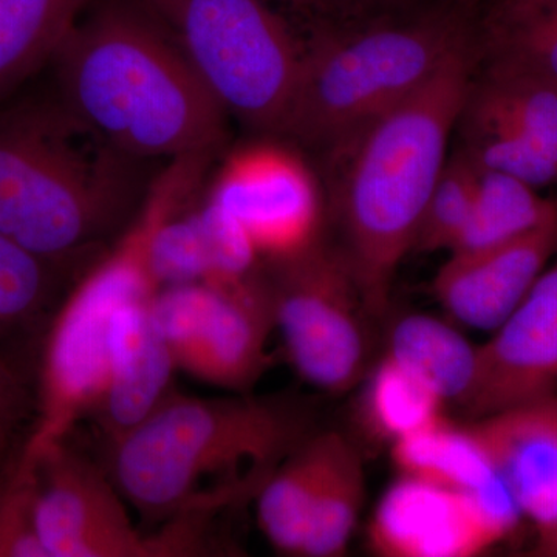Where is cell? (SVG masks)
<instances>
[{"label": "cell", "instance_id": "obj_9", "mask_svg": "<svg viewBox=\"0 0 557 557\" xmlns=\"http://www.w3.org/2000/svg\"><path fill=\"white\" fill-rule=\"evenodd\" d=\"M149 310L175 368L200 383L249 394L270 369L276 324L260 263L244 277L159 288Z\"/></svg>", "mask_w": 557, "mask_h": 557}, {"label": "cell", "instance_id": "obj_6", "mask_svg": "<svg viewBox=\"0 0 557 557\" xmlns=\"http://www.w3.org/2000/svg\"><path fill=\"white\" fill-rule=\"evenodd\" d=\"M186 188L163 175L131 230L75 282L54 314L38 361L39 421L27 457L72 437L90 420L108 383L115 314L156 295L149 252L164 220L180 211Z\"/></svg>", "mask_w": 557, "mask_h": 557}, {"label": "cell", "instance_id": "obj_8", "mask_svg": "<svg viewBox=\"0 0 557 557\" xmlns=\"http://www.w3.org/2000/svg\"><path fill=\"white\" fill-rule=\"evenodd\" d=\"M289 364L307 384L344 395L368 376L373 318L338 242L325 234L260 260Z\"/></svg>", "mask_w": 557, "mask_h": 557}, {"label": "cell", "instance_id": "obj_12", "mask_svg": "<svg viewBox=\"0 0 557 557\" xmlns=\"http://www.w3.org/2000/svg\"><path fill=\"white\" fill-rule=\"evenodd\" d=\"M519 515L515 505L401 475L381 498L369 541L386 557H472L507 536Z\"/></svg>", "mask_w": 557, "mask_h": 557}, {"label": "cell", "instance_id": "obj_15", "mask_svg": "<svg viewBox=\"0 0 557 557\" xmlns=\"http://www.w3.org/2000/svg\"><path fill=\"white\" fill-rule=\"evenodd\" d=\"M519 511L537 527L557 519V394L468 424Z\"/></svg>", "mask_w": 557, "mask_h": 557}, {"label": "cell", "instance_id": "obj_4", "mask_svg": "<svg viewBox=\"0 0 557 557\" xmlns=\"http://www.w3.org/2000/svg\"><path fill=\"white\" fill-rule=\"evenodd\" d=\"M474 53L471 38L420 89L330 156L341 164L332 201L338 244L373 321L387 314L395 274L413 249L421 215L448 161Z\"/></svg>", "mask_w": 557, "mask_h": 557}, {"label": "cell", "instance_id": "obj_22", "mask_svg": "<svg viewBox=\"0 0 557 557\" xmlns=\"http://www.w3.org/2000/svg\"><path fill=\"white\" fill-rule=\"evenodd\" d=\"M480 44L487 64L557 83V0H493Z\"/></svg>", "mask_w": 557, "mask_h": 557}, {"label": "cell", "instance_id": "obj_11", "mask_svg": "<svg viewBox=\"0 0 557 557\" xmlns=\"http://www.w3.org/2000/svg\"><path fill=\"white\" fill-rule=\"evenodd\" d=\"M207 201L239 223L260 259L298 251L324 234L317 178L298 153L282 146L262 143L237 150Z\"/></svg>", "mask_w": 557, "mask_h": 557}, {"label": "cell", "instance_id": "obj_5", "mask_svg": "<svg viewBox=\"0 0 557 557\" xmlns=\"http://www.w3.org/2000/svg\"><path fill=\"white\" fill-rule=\"evenodd\" d=\"M469 39L467 22L453 11L355 30H319L302 44L282 137L332 156L420 89Z\"/></svg>", "mask_w": 557, "mask_h": 557}, {"label": "cell", "instance_id": "obj_18", "mask_svg": "<svg viewBox=\"0 0 557 557\" xmlns=\"http://www.w3.org/2000/svg\"><path fill=\"white\" fill-rule=\"evenodd\" d=\"M392 458L401 475L518 507L468 424L442 417L392 443Z\"/></svg>", "mask_w": 557, "mask_h": 557}, {"label": "cell", "instance_id": "obj_2", "mask_svg": "<svg viewBox=\"0 0 557 557\" xmlns=\"http://www.w3.org/2000/svg\"><path fill=\"white\" fill-rule=\"evenodd\" d=\"M314 431L313 412L300 398L190 397L174 387L137 426L101 446V461L143 522L163 525L258 496Z\"/></svg>", "mask_w": 557, "mask_h": 557}, {"label": "cell", "instance_id": "obj_13", "mask_svg": "<svg viewBox=\"0 0 557 557\" xmlns=\"http://www.w3.org/2000/svg\"><path fill=\"white\" fill-rule=\"evenodd\" d=\"M494 332L460 406L474 420L557 394V262Z\"/></svg>", "mask_w": 557, "mask_h": 557}, {"label": "cell", "instance_id": "obj_33", "mask_svg": "<svg viewBox=\"0 0 557 557\" xmlns=\"http://www.w3.org/2000/svg\"><path fill=\"white\" fill-rule=\"evenodd\" d=\"M265 2H269V0H265ZM285 2H293V3H296V0H285Z\"/></svg>", "mask_w": 557, "mask_h": 557}, {"label": "cell", "instance_id": "obj_29", "mask_svg": "<svg viewBox=\"0 0 557 557\" xmlns=\"http://www.w3.org/2000/svg\"><path fill=\"white\" fill-rule=\"evenodd\" d=\"M479 168L463 150L448 157L421 215L412 251H453L474 207Z\"/></svg>", "mask_w": 557, "mask_h": 557}, {"label": "cell", "instance_id": "obj_26", "mask_svg": "<svg viewBox=\"0 0 557 557\" xmlns=\"http://www.w3.org/2000/svg\"><path fill=\"white\" fill-rule=\"evenodd\" d=\"M472 87L557 164L556 81L485 62V72Z\"/></svg>", "mask_w": 557, "mask_h": 557}, {"label": "cell", "instance_id": "obj_3", "mask_svg": "<svg viewBox=\"0 0 557 557\" xmlns=\"http://www.w3.org/2000/svg\"><path fill=\"white\" fill-rule=\"evenodd\" d=\"M152 164L113 148L54 94L0 110V233L39 258L89 269L138 219Z\"/></svg>", "mask_w": 557, "mask_h": 557}, {"label": "cell", "instance_id": "obj_10", "mask_svg": "<svg viewBox=\"0 0 557 557\" xmlns=\"http://www.w3.org/2000/svg\"><path fill=\"white\" fill-rule=\"evenodd\" d=\"M27 463L33 525L47 557H160L156 537L132 522L102 461L76 449L72 437Z\"/></svg>", "mask_w": 557, "mask_h": 557}, {"label": "cell", "instance_id": "obj_7", "mask_svg": "<svg viewBox=\"0 0 557 557\" xmlns=\"http://www.w3.org/2000/svg\"><path fill=\"white\" fill-rule=\"evenodd\" d=\"M164 22L226 116L281 135L302 44L265 0H141Z\"/></svg>", "mask_w": 557, "mask_h": 557}, {"label": "cell", "instance_id": "obj_31", "mask_svg": "<svg viewBox=\"0 0 557 557\" xmlns=\"http://www.w3.org/2000/svg\"><path fill=\"white\" fill-rule=\"evenodd\" d=\"M405 0H296V5L317 10L322 14H332V16H351V14L387 9Z\"/></svg>", "mask_w": 557, "mask_h": 557}, {"label": "cell", "instance_id": "obj_32", "mask_svg": "<svg viewBox=\"0 0 557 557\" xmlns=\"http://www.w3.org/2000/svg\"><path fill=\"white\" fill-rule=\"evenodd\" d=\"M537 545L534 555L557 557V519L547 525L537 527Z\"/></svg>", "mask_w": 557, "mask_h": 557}, {"label": "cell", "instance_id": "obj_27", "mask_svg": "<svg viewBox=\"0 0 557 557\" xmlns=\"http://www.w3.org/2000/svg\"><path fill=\"white\" fill-rule=\"evenodd\" d=\"M442 398L420 379L384 357L364 395L366 420L373 434L394 443L443 417Z\"/></svg>", "mask_w": 557, "mask_h": 557}, {"label": "cell", "instance_id": "obj_17", "mask_svg": "<svg viewBox=\"0 0 557 557\" xmlns=\"http://www.w3.org/2000/svg\"><path fill=\"white\" fill-rule=\"evenodd\" d=\"M89 269L39 258L0 233V354L38 370L54 314Z\"/></svg>", "mask_w": 557, "mask_h": 557}, {"label": "cell", "instance_id": "obj_28", "mask_svg": "<svg viewBox=\"0 0 557 557\" xmlns=\"http://www.w3.org/2000/svg\"><path fill=\"white\" fill-rule=\"evenodd\" d=\"M38 421V370L0 354V494L21 474Z\"/></svg>", "mask_w": 557, "mask_h": 557}, {"label": "cell", "instance_id": "obj_1", "mask_svg": "<svg viewBox=\"0 0 557 557\" xmlns=\"http://www.w3.org/2000/svg\"><path fill=\"white\" fill-rule=\"evenodd\" d=\"M50 65L58 100L134 159L212 157L225 145L228 116L141 0H91Z\"/></svg>", "mask_w": 557, "mask_h": 557}, {"label": "cell", "instance_id": "obj_25", "mask_svg": "<svg viewBox=\"0 0 557 557\" xmlns=\"http://www.w3.org/2000/svg\"><path fill=\"white\" fill-rule=\"evenodd\" d=\"M556 214L557 205L539 196L534 186L511 175L479 168L471 218L449 255L478 251L515 239Z\"/></svg>", "mask_w": 557, "mask_h": 557}, {"label": "cell", "instance_id": "obj_14", "mask_svg": "<svg viewBox=\"0 0 557 557\" xmlns=\"http://www.w3.org/2000/svg\"><path fill=\"white\" fill-rule=\"evenodd\" d=\"M557 249V214L515 239L449 255L435 274V298L446 313L475 330H497L544 273Z\"/></svg>", "mask_w": 557, "mask_h": 557}, {"label": "cell", "instance_id": "obj_20", "mask_svg": "<svg viewBox=\"0 0 557 557\" xmlns=\"http://www.w3.org/2000/svg\"><path fill=\"white\" fill-rule=\"evenodd\" d=\"M386 357L423 381L443 401L458 406L478 375L479 346L428 314H408L395 322Z\"/></svg>", "mask_w": 557, "mask_h": 557}, {"label": "cell", "instance_id": "obj_30", "mask_svg": "<svg viewBox=\"0 0 557 557\" xmlns=\"http://www.w3.org/2000/svg\"><path fill=\"white\" fill-rule=\"evenodd\" d=\"M32 467L24 465L13 485L0 494V557H47L33 525Z\"/></svg>", "mask_w": 557, "mask_h": 557}, {"label": "cell", "instance_id": "obj_19", "mask_svg": "<svg viewBox=\"0 0 557 557\" xmlns=\"http://www.w3.org/2000/svg\"><path fill=\"white\" fill-rule=\"evenodd\" d=\"M330 431H314L293 449L256 496L258 522L271 547L302 556L319 483L329 456Z\"/></svg>", "mask_w": 557, "mask_h": 557}, {"label": "cell", "instance_id": "obj_16", "mask_svg": "<svg viewBox=\"0 0 557 557\" xmlns=\"http://www.w3.org/2000/svg\"><path fill=\"white\" fill-rule=\"evenodd\" d=\"M149 300L127 304L113 319L108 383L90 418L101 446L137 426L174 388L177 368L150 317Z\"/></svg>", "mask_w": 557, "mask_h": 557}, {"label": "cell", "instance_id": "obj_23", "mask_svg": "<svg viewBox=\"0 0 557 557\" xmlns=\"http://www.w3.org/2000/svg\"><path fill=\"white\" fill-rule=\"evenodd\" d=\"M457 127L460 150L482 170L502 172L539 188L557 182V164L504 113L469 86Z\"/></svg>", "mask_w": 557, "mask_h": 557}, {"label": "cell", "instance_id": "obj_24", "mask_svg": "<svg viewBox=\"0 0 557 557\" xmlns=\"http://www.w3.org/2000/svg\"><path fill=\"white\" fill-rule=\"evenodd\" d=\"M366 498V474L354 443L330 431L329 456L304 544V557L346 555Z\"/></svg>", "mask_w": 557, "mask_h": 557}, {"label": "cell", "instance_id": "obj_21", "mask_svg": "<svg viewBox=\"0 0 557 557\" xmlns=\"http://www.w3.org/2000/svg\"><path fill=\"white\" fill-rule=\"evenodd\" d=\"M91 0H0V104L49 65Z\"/></svg>", "mask_w": 557, "mask_h": 557}]
</instances>
